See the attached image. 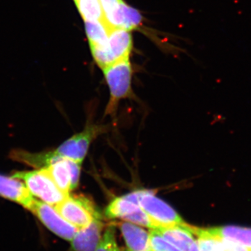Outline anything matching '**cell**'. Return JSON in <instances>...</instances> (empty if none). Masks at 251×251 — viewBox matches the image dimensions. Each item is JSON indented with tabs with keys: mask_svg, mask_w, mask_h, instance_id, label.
I'll use <instances>...</instances> for the list:
<instances>
[{
	"mask_svg": "<svg viewBox=\"0 0 251 251\" xmlns=\"http://www.w3.org/2000/svg\"><path fill=\"white\" fill-rule=\"evenodd\" d=\"M59 214L77 229L90 225L94 219H101V214L90 199L82 196H69L54 206Z\"/></svg>",
	"mask_w": 251,
	"mask_h": 251,
	"instance_id": "3",
	"label": "cell"
},
{
	"mask_svg": "<svg viewBox=\"0 0 251 251\" xmlns=\"http://www.w3.org/2000/svg\"><path fill=\"white\" fill-rule=\"evenodd\" d=\"M103 224L101 219H94L88 226L77 229L72 242L74 251H96L101 240Z\"/></svg>",
	"mask_w": 251,
	"mask_h": 251,
	"instance_id": "9",
	"label": "cell"
},
{
	"mask_svg": "<svg viewBox=\"0 0 251 251\" xmlns=\"http://www.w3.org/2000/svg\"><path fill=\"white\" fill-rule=\"evenodd\" d=\"M119 226L128 251H151L150 233L146 230L127 221Z\"/></svg>",
	"mask_w": 251,
	"mask_h": 251,
	"instance_id": "13",
	"label": "cell"
},
{
	"mask_svg": "<svg viewBox=\"0 0 251 251\" xmlns=\"http://www.w3.org/2000/svg\"><path fill=\"white\" fill-rule=\"evenodd\" d=\"M150 239L151 251H182L167 240L156 229L150 231Z\"/></svg>",
	"mask_w": 251,
	"mask_h": 251,
	"instance_id": "19",
	"label": "cell"
},
{
	"mask_svg": "<svg viewBox=\"0 0 251 251\" xmlns=\"http://www.w3.org/2000/svg\"><path fill=\"white\" fill-rule=\"evenodd\" d=\"M189 229L198 237L199 251H224L222 240L211 235L206 228H199L189 226Z\"/></svg>",
	"mask_w": 251,
	"mask_h": 251,
	"instance_id": "18",
	"label": "cell"
},
{
	"mask_svg": "<svg viewBox=\"0 0 251 251\" xmlns=\"http://www.w3.org/2000/svg\"><path fill=\"white\" fill-rule=\"evenodd\" d=\"M102 70L110 92L106 114H112L116 110L120 100L132 94L133 69L130 59H126L117 61Z\"/></svg>",
	"mask_w": 251,
	"mask_h": 251,
	"instance_id": "1",
	"label": "cell"
},
{
	"mask_svg": "<svg viewBox=\"0 0 251 251\" xmlns=\"http://www.w3.org/2000/svg\"><path fill=\"white\" fill-rule=\"evenodd\" d=\"M51 157L46 171L63 192L69 194L78 185L81 163L64 158L50 151Z\"/></svg>",
	"mask_w": 251,
	"mask_h": 251,
	"instance_id": "5",
	"label": "cell"
},
{
	"mask_svg": "<svg viewBox=\"0 0 251 251\" xmlns=\"http://www.w3.org/2000/svg\"><path fill=\"white\" fill-rule=\"evenodd\" d=\"M140 208L138 203L132 201L126 195L113 200L105 209V214L108 219H121L125 221L126 218Z\"/></svg>",
	"mask_w": 251,
	"mask_h": 251,
	"instance_id": "15",
	"label": "cell"
},
{
	"mask_svg": "<svg viewBox=\"0 0 251 251\" xmlns=\"http://www.w3.org/2000/svg\"><path fill=\"white\" fill-rule=\"evenodd\" d=\"M96 251H121L117 244L113 226H110L107 228Z\"/></svg>",
	"mask_w": 251,
	"mask_h": 251,
	"instance_id": "20",
	"label": "cell"
},
{
	"mask_svg": "<svg viewBox=\"0 0 251 251\" xmlns=\"http://www.w3.org/2000/svg\"></svg>",
	"mask_w": 251,
	"mask_h": 251,
	"instance_id": "23",
	"label": "cell"
},
{
	"mask_svg": "<svg viewBox=\"0 0 251 251\" xmlns=\"http://www.w3.org/2000/svg\"><path fill=\"white\" fill-rule=\"evenodd\" d=\"M28 210L31 211L50 231L64 240L72 241L77 231L50 204L34 199Z\"/></svg>",
	"mask_w": 251,
	"mask_h": 251,
	"instance_id": "6",
	"label": "cell"
},
{
	"mask_svg": "<svg viewBox=\"0 0 251 251\" xmlns=\"http://www.w3.org/2000/svg\"><path fill=\"white\" fill-rule=\"evenodd\" d=\"M120 1L121 0H100L104 13L115 7Z\"/></svg>",
	"mask_w": 251,
	"mask_h": 251,
	"instance_id": "22",
	"label": "cell"
},
{
	"mask_svg": "<svg viewBox=\"0 0 251 251\" xmlns=\"http://www.w3.org/2000/svg\"><path fill=\"white\" fill-rule=\"evenodd\" d=\"M86 35L90 46L100 45L108 41L110 28L103 21H85Z\"/></svg>",
	"mask_w": 251,
	"mask_h": 251,
	"instance_id": "16",
	"label": "cell"
},
{
	"mask_svg": "<svg viewBox=\"0 0 251 251\" xmlns=\"http://www.w3.org/2000/svg\"></svg>",
	"mask_w": 251,
	"mask_h": 251,
	"instance_id": "24",
	"label": "cell"
},
{
	"mask_svg": "<svg viewBox=\"0 0 251 251\" xmlns=\"http://www.w3.org/2000/svg\"><path fill=\"white\" fill-rule=\"evenodd\" d=\"M103 21L110 29L122 28L132 31L140 27L143 16L138 10L121 0L115 7L104 13Z\"/></svg>",
	"mask_w": 251,
	"mask_h": 251,
	"instance_id": "8",
	"label": "cell"
},
{
	"mask_svg": "<svg viewBox=\"0 0 251 251\" xmlns=\"http://www.w3.org/2000/svg\"><path fill=\"white\" fill-rule=\"evenodd\" d=\"M133 44L131 31L122 28H112L110 29L108 45L115 62L129 59Z\"/></svg>",
	"mask_w": 251,
	"mask_h": 251,
	"instance_id": "12",
	"label": "cell"
},
{
	"mask_svg": "<svg viewBox=\"0 0 251 251\" xmlns=\"http://www.w3.org/2000/svg\"><path fill=\"white\" fill-rule=\"evenodd\" d=\"M74 3L84 22L103 21L104 12L100 0H74Z\"/></svg>",
	"mask_w": 251,
	"mask_h": 251,
	"instance_id": "17",
	"label": "cell"
},
{
	"mask_svg": "<svg viewBox=\"0 0 251 251\" xmlns=\"http://www.w3.org/2000/svg\"><path fill=\"white\" fill-rule=\"evenodd\" d=\"M211 235L218 239L232 241L251 248V228L227 226L206 228Z\"/></svg>",
	"mask_w": 251,
	"mask_h": 251,
	"instance_id": "14",
	"label": "cell"
},
{
	"mask_svg": "<svg viewBox=\"0 0 251 251\" xmlns=\"http://www.w3.org/2000/svg\"><path fill=\"white\" fill-rule=\"evenodd\" d=\"M224 251H251V248L246 247L239 243L222 239Z\"/></svg>",
	"mask_w": 251,
	"mask_h": 251,
	"instance_id": "21",
	"label": "cell"
},
{
	"mask_svg": "<svg viewBox=\"0 0 251 251\" xmlns=\"http://www.w3.org/2000/svg\"><path fill=\"white\" fill-rule=\"evenodd\" d=\"M157 230L163 237L182 251H199L197 241L189 229V225L184 224L171 227H159Z\"/></svg>",
	"mask_w": 251,
	"mask_h": 251,
	"instance_id": "11",
	"label": "cell"
},
{
	"mask_svg": "<svg viewBox=\"0 0 251 251\" xmlns=\"http://www.w3.org/2000/svg\"><path fill=\"white\" fill-rule=\"evenodd\" d=\"M0 196L29 209L34 201L27 187L19 179L0 175Z\"/></svg>",
	"mask_w": 251,
	"mask_h": 251,
	"instance_id": "10",
	"label": "cell"
},
{
	"mask_svg": "<svg viewBox=\"0 0 251 251\" xmlns=\"http://www.w3.org/2000/svg\"><path fill=\"white\" fill-rule=\"evenodd\" d=\"M13 176L24 181L31 196H35L50 205H57L69 196L59 189L46 168L33 171L17 172Z\"/></svg>",
	"mask_w": 251,
	"mask_h": 251,
	"instance_id": "2",
	"label": "cell"
},
{
	"mask_svg": "<svg viewBox=\"0 0 251 251\" xmlns=\"http://www.w3.org/2000/svg\"><path fill=\"white\" fill-rule=\"evenodd\" d=\"M138 203L150 219L156 229L184 224L181 216L169 204L155 196L151 191H138Z\"/></svg>",
	"mask_w": 251,
	"mask_h": 251,
	"instance_id": "4",
	"label": "cell"
},
{
	"mask_svg": "<svg viewBox=\"0 0 251 251\" xmlns=\"http://www.w3.org/2000/svg\"><path fill=\"white\" fill-rule=\"evenodd\" d=\"M100 127L89 126L81 133L64 142L57 150H54V153L64 158L82 163L87 155L91 143L100 133Z\"/></svg>",
	"mask_w": 251,
	"mask_h": 251,
	"instance_id": "7",
	"label": "cell"
}]
</instances>
